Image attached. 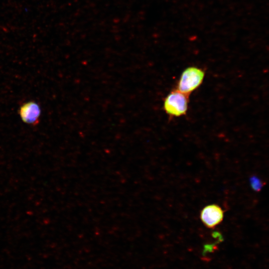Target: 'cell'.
I'll return each instance as SVG.
<instances>
[{
	"label": "cell",
	"instance_id": "cell-3",
	"mask_svg": "<svg viewBox=\"0 0 269 269\" xmlns=\"http://www.w3.org/2000/svg\"><path fill=\"white\" fill-rule=\"evenodd\" d=\"M200 218L206 227L213 228L222 222L224 218V211L218 205L210 204L202 209Z\"/></svg>",
	"mask_w": 269,
	"mask_h": 269
},
{
	"label": "cell",
	"instance_id": "cell-1",
	"mask_svg": "<svg viewBox=\"0 0 269 269\" xmlns=\"http://www.w3.org/2000/svg\"><path fill=\"white\" fill-rule=\"evenodd\" d=\"M205 75V71L200 67H188L181 74L176 89L189 96L202 84Z\"/></svg>",
	"mask_w": 269,
	"mask_h": 269
},
{
	"label": "cell",
	"instance_id": "cell-4",
	"mask_svg": "<svg viewBox=\"0 0 269 269\" xmlns=\"http://www.w3.org/2000/svg\"><path fill=\"white\" fill-rule=\"evenodd\" d=\"M19 115L25 123L36 125L39 122L41 110L35 102L30 101L23 104L20 108Z\"/></svg>",
	"mask_w": 269,
	"mask_h": 269
},
{
	"label": "cell",
	"instance_id": "cell-5",
	"mask_svg": "<svg viewBox=\"0 0 269 269\" xmlns=\"http://www.w3.org/2000/svg\"><path fill=\"white\" fill-rule=\"evenodd\" d=\"M249 183L252 189L256 192L260 191L263 186L262 180L256 175H253L250 176Z\"/></svg>",
	"mask_w": 269,
	"mask_h": 269
},
{
	"label": "cell",
	"instance_id": "cell-2",
	"mask_svg": "<svg viewBox=\"0 0 269 269\" xmlns=\"http://www.w3.org/2000/svg\"><path fill=\"white\" fill-rule=\"evenodd\" d=\"M189 96L175 89L170 91L163 101V110L171 118L186 114L188 109Z\"/></svg>",
	"mask_w": 269,
	"mask_h": 269
}]
</instances>
